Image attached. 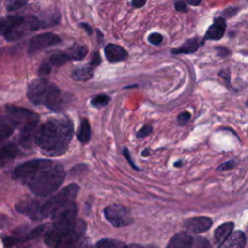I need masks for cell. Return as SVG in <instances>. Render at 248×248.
<instances>
[{
    "instance_id": "24",
    "label": "cell",
    "mask_w": 248,
    "mask_h": 248,
    "mask_svg": "<svg viewBox=\"0 0 248 248\" xmlns=\"http://www.w3.org/2000/svg\"><path fill=\"white\" fill-rule=\"evenodd\" d=\"M233 223L232 222H227L222 225H220L214 232V238L216 242H223L232 232L233 230Z\"/></svg>"
},
{
    "instance_id": "10",
    "label": "cell",
    "mask_w": 248,
    "mask_h": 248,
    "mask_svg": "<svg viewBox=\"0 0 248 248\" xmlns=\"http://www.w3.org/2000/svg\"><path fill=\"white\" fill-rule=\"evenodd\" d=\"M78 207L74 202L66 203L58 207L50 215L54 225H67L74 223L77 219Z\"/></svg>"
},
{
    "instance_id": "7",
    "label": "cell",
    "mask_w": 248,
    "mask_h": 248,
    "mask_svg": "<svg viewBox=\"0 0 248 248\" xmlns=\"http://www.w3.org/2000/svg\"><path fill=\"white\" fill-rule=\"evenodd\" d=\"M85 230V223L81 220H77L75 227L58 241L54 248H82Z\"/></svg>"
},
{
    "instance_id": "16",
    "label": "cell",
    "mask_w": 248,
    "mask_h": 248,
    "mask_svg": "<svg viewBox=\"0 0 248 248\" xmlns=\"http://www.w3.org/2000/svg\"><path fill=\"white\" fill-rule=\"evenodd\" d=\"M246 244V236L243 232L236 231L231 233L218 248H244Z\"/></svg>"
},
{
    "instance_id": "44",
    "label": "cell",
    "mask_w": 248,
    "mask_h": 248,
    "mask_svg": "<svg viewBox=\"0 0 248 248\" xmlns=\"http://www.w3.org/2000/svg\"><path fill=\"white\" fill-rule=\"evenodd\" d=\"M80 26H82V28L87 32L88 35L92 34L93 30H92V27L89 24H87V23H80Z\"/></svg>"
},
{
    "instance_id": "33",
    "label": "cell",
    "mask_w": 248,
    "mask_h": 248,
    "mask_svg": "<svg viewBox=\"0 0 248 248\" xmlns=\"http://www.w3.org/2000/svg\"><path fill=\"white\" fill-rule=\"evenodd\" d=\"M163 41V36L160 33H151L148 36V42L152 45H160Z\"/></svg>"
},
{
    "instance_id": "39",
    "label": "cell",
    "mask_w": 248,
    "mask_h": 248,
    "mask_svg": "<svg viewBox=\"0 0 248 248\" xmlns=\"http://www.w3.org/2000/svg\"><path fill=\"white\" fill-rule=\"evenodd\" d=\"M101 63V57H100V54L98 51L94 52L92 54V57H91V60L89 62V65L92 66V67H95V66H98L99 64Z\"/></svg>"
},
{
    "instance_id": "48",
    "label": "cell",
    "mask_w": 248,
    "mask_h": 248,
    "mask_svg": "<svg viewBox=\"0 0 248 248\" xmlns=\"http://www.w3.org/2000/svg\"><path fill=\"white\" fill-rule=\"evenodd\" d=\"M223 73H224V72H223ZM223 73L221 72V73H220V76H221V77H223V78H225V75H224ZM226 78H227V81L229 82V80H230V78H230V73H229V72L227 73V76H226Z\"/></svg>"
},
{
    "instance_id": "42",
    "label": "cell",
    "mask_w": 248,
    "mask_h": 248,
    "mask_svg": "<svg viewBox=\"0 0 248 248\" xmlns=\"http://www.w3.org/2000/svg\"><path fill=\"white\" fill-rule=\"evenodd\" d=\"M216 49H217V53H218V55H219V56H221V57H226L227 55H229V54H230L229 49H228V48H226V47L219 46V47H217Z\"/></svg>"
},
{
    "instance_id": "3",
    "label": "cell",
    "mask_w": 248,
    "mask_h": 248,
    "mask_svg": "<svg viewBox=\"0 0 248 248\" xmlns=\"http://www.w3.org/2000/svg\"><path fill=\"white\" fill-rule=\"evenodd\" d=\"M27 98L35 105H43L53 111L62 108L63 99L60 89L45 78L31 81L27 88Z\"/></svg>"
},
{
    "instance_id": "31",
    "label": "cell",
    "mask_w": 248,
    "mask_h": 248,
    "mask_svg": "<svg viewBox=\"0 0 248 248\" xmlns=\"http://www.w3.org/2000/svg\"><path fill=\"white\" fill-rule=\"evenodd\" d=\"M28 0H6V9L9 12H13L23 7Z\"/></svg>"
},
{
    "instance_id": "6",
    "label": "cell",
    "mask_w": 248,
    "mask_h": 248,
    "mask_svg": "<svg viewBox=\"0 0 248 248\" xmlns=\"http://www.w3.org/2000/svg\"><path fill=\"white\" fill-rule=\"evenodd\" d=\"M107 220L116 228L128 226L133 223L134 219L130 210L120 204H110L104 210Z\"/></svg>"
},
{
    "instance_id": "28",
    "label": "cell",
    "mask_w": 248,
    "mask_h": 248,
    "mask_svg": "<svg viewBox=\"0 0 248 248\" xmlns=\"http://www.w3.org/2000/svg\"><path fill=\"white\" fill-rule=\"evenodd\" d=\"M70 61L69 56L67 55V53H55L53 55H51L50 59H49V64L51 66L54 67H61L63 65H65L66 63H68Z\"/></svg>"
},
{
    "instance_id": "14",
    "label": "cell",
    "mask_w": 248,
    "mask_h": 248,
    "mask_svg": "<svg viewBox=\"0 0 248 248\" xmlns=\"http://www.w3.org/2000/svg\"><path fill=\"white\" fill-rule=\"evenodd\" d=\"M105 55L108 61L115 63L125 60L128 56V53L122 46L114 44H108L105 47Z\"/></svg>"
},
{
    "instance_id": "29",
    "label": "cell",
    "mask_w": 248,
    "mask_h": 248,
    "mask_svg": "<svg viewBox=\"0 0 248 248\" xmlns=\"http://www.w3.org/2000/svg\"><path fill=\"white\" fill-rule=\"evenodd\" d=\"M110 101V98L108 95H97L92 98L91 100V105L95 108H101V107H106L108 102Z\"/></svg>"
},
{
    "instance_id": "15",
    "label": "cell",
    "mask_w": 248,
    "mask_h": 248,
    "mask_svg": "<svg viewBox=\"0 0 248 248\" xmlns=\"http://www.w3.org/2000/svg\"><path fill=\"white\" fill-rule=\"evenodd\" d=\"M226 30V20L223 17L214 19V22L208 27L204 38L207 40H220Z\"/></svg>"
},
{
    "instance_id": "22",
    "label": "cell",
    "mask_w": 248,
    "mask_h": 248,
    "mask_svg": "<svg viewBox=\"0 0 248 248\" xmlns=\"http://www.w3.org/2000/svg\"><path fill=\"white\" fill-rule=\"evenodd\" d=\"M16 128V125L7 116L0 115V141L9 138Z\"/></svg>"
},
{
    "instance_id": "32",
    "label": "cell",
    "mask_w": 248,
    "mask_h": 248,
    "mask_svg": "<svg viewBox=\"0 0 248 248\" xmlns=\"http://www.w3.org/2000/svg\"><path fill=\"white\" fill-rule=\"evenodd\" d=\"M190 118H191V114L188 111H183L180 114H178V116H177V123L180 126H184V125H186L188 123Z\"/></svg>"
},
{
    "instance_id": "11",
    "label": "cell",
    "mask_w": 248,
    "mask_h": 248,
    "mask_svg": "<svg viewBox=\"0 0 248 248\" xmlns=\"http://www.w3.org/2000/svg\"><path fill=\"white\" fill-rule=\"evenodd\" d=\"M51 161L49 160H44V159H36L31 160L28 162H25L19 166H17L13 172V176L15 178H20V179H26L32 174H34L36 171H38L43 167L50 164Z\"/></svg>"
},
{
    "instance_id": "40",
    "label": "cell",
    "mask_w": 248,
    "mask_h": 248,
    "mask_svg": "<svg viewBox=\"0 0 248 248\" xmlns=\"http://www.w3.org/2000/svg\"><path fill=\"white\" fill-rule=\"evenodd\" d=\"M174 8H175L176 11L182 12V13H185V12H187V10H188L187 5L185 4V2H183V1H181V0H178V1H176V2L174 3Z\"/></svg>"
},
{
    "instance_id": "37",
    "label": "cell",
    "mask_w": 248,
    "mask_h": 248,
    "mask_svg": "<svg viewBox=\"0 0 248 248\" xmlns=\"http://www.w3.org/2000/svg\"><path fill=\"white\" fill-rule=\"evenodd\" d=\"M234 166H235V162L233 160H230V161H227V162L221 164L218 167V170H231V169L234 168Z\"/></svg>"
},
{
    "instance_id": "45",
    "label": "cell",
    "mask_w": 248,
    "mask_h": 248,
    "mask_svg": "<svg viewBox=\"0 0 248 248\" xmlns=\"http://www.w3.org/2000/svg\"><path fill=\"white\" fill-rule=\"evenodd\" d=\"M186 1L189 5H192V6H198L202 2V0H186Z\"/></svg>"
},
{
    "instance_id": "17",
    "label": "cell",
    "mask_w": 248,
    "mask_h": 248,
    "mask_svg": "<svg viewBox=\"0 0 248 248\" xmlns=\"http://www.w3.org/2000/svg\"><path fill=\"white\" fill-rule=\"evenodd\" d=\"M193 237L185 232L174 234L166 248H191L193 246Z\"/></svg>"
},
{
    "instance_id": "35",
    "label": "cell",
    "mask_w": 248,
    "mask_h": 248,
    "mask_svg": "<svg viewBox=\"0 0 248 248\" xmlns=\"http://www.w3.org/2000/svg\"><path fill=\"white\" fill-rule=\"evenodd\" d=\"M50 71H51V67H50V64L49 63H43L42 65H41V67L39 68V71H38V74H39V76L40 77H45V76H47V75H49V73H50Z\"/></svg>"
},
{
    "instance_id": "23",
    "label": "cell",
    "mask_w": 248,
    "mask_h": 248,
    "mask_svg": "<svg viewBox=\"0 0 248 248\" xmlns=\"http://www.w3.org/2000/svg\"><path fill=\"white\" fill-rule=\"evenodd\" d=\"M202 43L200 42V40L198 38H193V39H190V40H187L181 46L177 47V48H173L171 50L172 53L174 54H178V53H193L195 52L200 45Z\"/></svg>"
},
{
    "instance_id": "20",
    "label": "cell",
    "mask_w": 248,
    "mask_h": 248,
    "mask_svg": "<svg viewBox=\"0 0 248 248\" xmlns=\"http://www.w3.org/2000/svg\"><path fill=\"white\" fill-rule=\"evenodd\" d=\"M21 16H8L0 18V35L6 36L12 31L21 20Z\"/></svg>"
},
{
    "instance_id": "4",
    "label": "cell",
    "mask_w": 248,
    "mask_h": 248,
    "mask_svg": "<svg viewBox=\"0 0 248 248\" xmlns=\"http://www.w3.org/2000/svg\"><path fill=\"white\" fill-rule=\"evenodd\" d=\"M79 187L76 183H71L65 186L62 190L57 192L55 195L41 202L40 204V217L41 220L50 216L54 210L63 204L72 202L78 196Z\"/></svg>"
},
{
    "instance_id": "50",
    "label": "cell",
    "mask_w": 248,
    "mask_h": 248,
    "mask_svg": "<svg viewBox=\"0 0 248 248\" xmlns=\"http://www.w3.org/2000/svg\"><path fill=\"white\" fill-rule=\"evenodd\" d=\"M174 166L176 167V166H181V162H176L175 164H174Z\"/></svg>"
},
{
    "instance_id": "49",
    "label": "cell",
    "mask_w": 248,
    "mask_h": 248,
    "mask_svg": "<svg viewBox=\"0 0 248 248\" xmlns=\"http://www.w3.org/2000/svg\"><path fill=\"white\" fill-rule=\"evenodd\" d=\"M148 151H149L148 149L143 150V151H142V156H147V155H149V152H148Z\"/></svg>"
},
{
    "instance_id": "2",
    "label": "cell",
    "mask_w": 248,
    "mask_h": 248,
    "mask_svg": "<svg viewBox=\"0 0 248 248\" xmlns=\"http://www.w3.org/2000/svg\"><path fill=\"white\" fill-rule=\"evenodd\" d=\"M65 179V170L60 164H50L43 167L34 174L24 179L32 193L46 197L55 192Z\"/></svg>"
},
{
    "instance_id": "25",
    "label": "cell",
    "mask_w": 248,
    "mask_h": 248,
    "mask_svg": "<svg viewBox=\"0 0 248 248\" xmlns=\"http://www.w3.org/2000/svg\"><path fill=\"white\" fill-rule=\"evenodd\" d=\"M77 137L78 140L81 143H87L90 140L91 138V129H90V124L87 119H82L79 129L78 131Z\"/></svg>"
},
{
    "instance_id": "27",
    "label": "cell",
    "mask_w": 248,
    "mask_h": 248,
    "mask_svg": "<svg viewBox=\"0 0 248 248\" xmlns=\"http://www.w3.org/2000/svg\"><path fill=\"white\" fill-rule=\"evenodd\" d=\"M94 248H127V245L117 239L103 238L95 244Z\"/></svg>"
},
{
    "instance_id": "12",
    "label": "cell",
    "mask_w": 248,
    "mask_h": 248,
    "mask_svg": "<svg viewBox=\"0 0 248 248\" xmlns=\"http://www.w3.org/2000/svg\"><path fill=\"white\" fill-rule=\"evenodd\" d=\"M40 204H41V202L38 200L25 198L23 200H20L16 204V208L18 212L27 215L32 220L38 221V220H41Z\"/></svg>"
},
{
    "instance_id": "8",
    "label": "cell",
    "mask_w": 248,
    "mask_h": 248,
    "mask_svg": "<svg viewBox=\"0 0 248 248\" xmlns=\"http://www.w3.org/2000/svg\"><path fill=\"white\" fill-rule=\"evenodd\" d=\"M5 112H6V116L16 125V128L18 126L22 128L24 125L29 123L39 122L38 114L23 108L9 105V106H6Z\"/></svg>"
},
{
    "instance_id": "41",
    "label": "cell",
    "mask_w": 248,
    "mask_h": 248,
    "mask_svg": "<svg viewBox=\"0 0 248 248\" xmlns=\"http://www.w3.org/2000/svg\"><path fill=\"white\" fill-rule=\"evenodd\" d=\"M123 155L125 156V158L128 160V162L130 163V165H131L134 169L139 170V168L134 164V162H133V160H132V158H131V155H130V153H129V150H128L126 147L123 149Z\"/></svg>"
},
{
    "instance_id": "26",
    "label": "cell",
    "mask_w": 248,
    "mask_h": 248,
    "mask_svg": "<svg viewBox=\"0 0 248 248\" xmlns=\"http://www.w3.org/2000/svg\"><path fill=\"white\" fill-rule=\"evenodd\" d=\"M87 51V46L82 45H75L69 49L67 55L69 56L70 60H81L86 56Z\"/></svg>"
},
{
    "instance_id": "47",
    "label": "cell",
    "mask_w": 248,
    "mask_h": 248,
    "mask_svg": "<svg viewBox=\"0 0 248 248\" xmlns=\"http://www.w3.org/2000/svg\"><path fill=\"white\" fill-rule=\"evenodd\" d=\"M127 248H144V247L141 245H139V244H132V245L127 246Z\"/></svg>"
},
{
    "instance_id": "36",
    "label": "cell",
    "mask_w": 248,
    "mask_h": 248,
    "mask_svg": "<svg viewBox=\"0 0 248 248\" xmlns=\"http://www.w3.org/2000/svg\"><path fill=\"white\" fill-rule=\"evenodd\" d=\"M195 248H210V244L205 238L198 237V238H196Z\"/></svg>"
},
{
    "instance_id": "34",
    "label": "cell",
    "mask_w": 248,
    "mask_h": 248,
    "mask_svg": "<svg viewBox=\"0 0 248 248\" xmlns=\"http://www.w3.org/2000/svg\"><path fill=\"white\" fill-rule=\"evenodd\" d=\"M151 133H152V126L146 124V125L142 126V128L140 131H138L137 137L138 138H144V137L150 135Z\"/></svg>"
},
{
    "instance_id": "1",
    "label": "cell",
    "mask_w": 248,
    "mask_h": 248,
    "mask_svg": "<svg viewBox=\"0 0 248 248\" xmlns=\"http://www.w3.org/2000/svg\"><path fill=\"white\" fill-rule=\"evenodd\" d=\"M74 126L70 119L53 118L41 124L35 133L34 141L48 156L64 153L70 144Z\"/></svg>"
},
{
    "instance_id": "21",
    "label": "cell",
    "mask_w": 248,
    "mask_h": 248,
    "mask_svg": "<svg viewBox=\"0 0 248 248\" xmlns=\"http://www.w3.org/2000/svg\"><path fill=\"white\" fill-rule=\"evenodd\" d=\"M72 78L75 80H82L86 81L93 78L94 76V69L90 65H84L81 67H78L73 70L72 72Z\"/></svg>"
},
{
    "instance_id": "30",
    "label": "cell",
    "mask_w": 248,
    "mask_h": 248,
    "mask_svg": "<svg viewBox=\"0 0 248 248\" xmlns=\"http://www.w3.org/2000/svg\"><path fill=\"white\" fill-rule=\"evenodd\" d=\"M28 239V236H6L3 238V243L6 247H11L14 245H16L22 241H25Z\"/></svg>"
},
{
    "instance_id": "38",
    "label": "cell",
    "mask_w": 248,
    "mask_h": 248,
    "mask_svg": "<svg viewBox=\"0 0 248 248\" xmlns=\"http://www.w3.org/2000/svg\"><path fill=\"white\" fill-rule=\"evenodd\" d=\"M44 231V227L43 226H40V227H37L36 229H34L33 231H31L29 232V234L27 235L28 236V239H32V238H36L38 237Z\"/></svg>"
},
{
    "instance_id": "43",
    "label": "cell",
    "mask_w": 248,
    "mask_h": 248,
    "mask_svg": "<svg viewBox=\"0 0 248 248\" xmlns=\"http://www.w3.org/2000/svg\"><path fill=\"white\" fill-rule=\"evenodd\" d=\"M145 3H146V0H132V5L136 8H140L144 6Z\"/></svg>"
},
{
    "instance_id": "19",
    "label": "cell",
    "mask_w": 248,
    "mask_h": 248,
    "mask_svg": "<svg viewBox=\"0 0 248 248\" xmlns=\"http://www.w3.org/2000/svg\"><path fill=\"white\" fill-rule=\"evenodd\" d=\"M18 154V147L12 142L0 144V167L13 160Z\"/></svg>"
},
{
    "instance_id": "46",
    "label": "cell",
    "mask_w": 248,
    "mask_h": 248,
    "mask_svg": "<svg viewBox=\"0 0 248 248\" xmlns=\"http://www.w3.org/2000/svg\"><path fill=\"white\" fill-rule=\"evenodd\" d=\"M5 219H6V216L0 214V228H2L5 225Z\"/></svg>"
},
{
    "instance_id": "9",
    "label": "cell",
    "mask_w": 248,
    "mask_h": 248,
    "mask_svg": "<svg viewBox=\"0 0 248 248\" xmlns=\"http://www.w3.org/2000/svg\"><path fill=\"white\" fill-rule=\"evenodd\" d=\"M61 42V38L53 33H43L31 38L28 44V53L34 54Z\"/></svg>"
},
{
    "instance_id": "13",
    "label": "cell",
    "mask_w": 248,
    "mask_h": 248,
    "mask_svg": "<svg viewBox=\"0 0 248 248\" xmlns=\"http://www.w3.org/2000/svg\"><path fill=\"white\" fill-rule=\"evenodd\" d=\"M212 225V220L206 216H198L188 219L184 223L185 229L194 233H201L210 229Z\"/></svg>"
},
{
    "instance_id": "5",
    "label": "cell",
    "mask_w": 248,
    "mask_h": 248,
    "mask_svg": "<svg viewBox=\"0 0 248 248\" xmlns=\"http://www.w3.org/2000/svg\"><path fill=\"white\" fill-rule=\"evenodd\" d=\"M43 27L41 19L34 16H22L20 22L6 36V40L10 42H14L23 38L25 35L38 30L39 28Z\"/></svg>"
},
{
    "instance_id": "18",
    "label": "cell",
    "mask_w": 248,
    "mask_h": 248,
    "mask_svg": "<svg viewBox=\"0 0 248 248\" xmlns=\"http://www.w3.org/2000/svg\"><path fill=\"white\" fill-rule=\"evenodd\" d=\"M37 126H38V122H34V123L26 124L21 128V132H20V136H19V142L22 146H24L26 148L31 146L32 141L34 140Z\"/></svg>"
}]
</instances>
